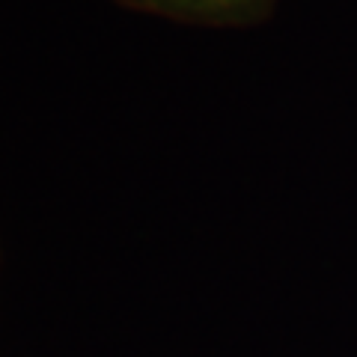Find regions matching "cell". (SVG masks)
Listing matches in <instances>:
<instances>
[{"label":"cell","mask_w":357,"mask_h":357,"mask_svg":"<svg viewBox=\"0 0 357 357\" xmlns=\"http://www.w3.org/2000/svg\"><path fill=\"white\" fill-rule=\"evenodd\" d=\"M194 3H229V0H194Z\"/></svg>","instance_id":"obj_1"}]
</instances>
